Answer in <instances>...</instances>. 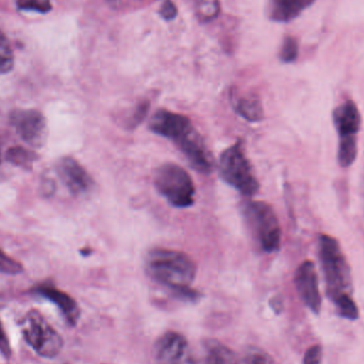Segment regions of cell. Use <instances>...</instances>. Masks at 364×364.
<instances>
[{"mask_svg": "<svg viewBox=\"0 0 364 364\" xmlns=\"http://www.w3.org/2000/svg\"><path fill=\"white\" fill-rule=\"evenodd\" d=\"M58 174L66 188L75 195L91 190L93 181L85 168L74 158H64L58 166Z\"/></svg>", "mask_w": 364, "mask_h": 364, "instance_id": "obj_11", "label": "cell"}, {"mask_svg": "<svg viewBox=\"0 0 364 364\" xmlns=\"http://www.w3.org/2000/svg\"><path fill=\"white\" fill-rule=\"evenodd\" d=\"M318 256L329 299L333 303L340 297L352 295V273L337 240L328 235H321Z\"/></svg>", "mask_w": 364, "mask_h": 364, "instance_id": "obj_3", "label": "cell"}, {"mask_svg": "<svg viewBox=\"0 0 364 364\" xmlns=\"http://www.w3.org/2000/svg\"><path fill=\"white\" fill-rule=\"evenodd\" d=\"M145 269L151 279L170 289L176 297L190 289L196 277L194 261L184 252L168 248L149 250Z\"/></svg>", "mask_w": 364, "mask_h": 364, "instance_id": "obj_2", "label": "cell"}, {"mask_svg": "<svg viewBox=\"0 0 364 364\" xmlns=\"http://www.w3.org/2000/svg\"><path fill=\"white\" fill-rule=\"evenodd\" d=\"M240 364H275L273 358L260 348H250L244 355Z\"/></svg>", "mask_w": 364, "mask_h": 364, "instance_id": "obj_23", "label": "cell"}, {"mask_svg": "<svg viewBox=\"0 0 364 364\" xmlns=\"http://www.w3.org/2000/svg\"><path fill=\"white\" fill-rule=\"evenodd\" d=\"M6 160L14 166L29 168L36 161V155L33 151L23 147H12L6 151Z\"/></svg>", "mask_w": 364, "mask_h": 364, "instance_id": "obj_19", "label": "cell"}, {"mask_svg": "<svg viewBox=\"0 0 364 364\" xmlns=\"http://www.w3.org/2000/svg\"><path fill=\"white\" fill-rule=\"evenodd\" d=\"M322 346L316 344V346H312L311 348H308L305 356H304L303 364H322Z\"/></svg>", "mask_w": 364, "mask_h": 364, "instance_id": "obj_29", "label": "cell"}, {"mask_svg": "<svg viewBox=\"0 0 364 364\" xmlns=\"http://www.w3.org/2000/svg\"><path fill=\"white\" fill-rule=\"evenodd\" d=\"M154 358L157 364H197L188 340L177 331H168L156 341Z\"/></svg>", "mask_w": 364, "mask_h": 364, "instance_id": "obj_9", "label": "cell"}, {"mask_svg": "<svg viewBox=\"0 0 364 364\" xmlns=\"http://www.w3.org/2000/svg\"><path fill=\"white\" fill-rule=\"evenodd\" d=\"M23 271V267L17 261L13 260L10 257L6 256L4 252L0 250V272L4 274L16 275Z\"/></svg>", "mask_w": 364, "mask_h": 364, "instance_id": "obj_27", "label": "cell"}, {"mask_svg": "<svg viewBox=\"0 0 364 364\" xmlns=\"http://www.w3.org/2000/svg\"><path fill=\"white\" fill-rule=\"evenodd\" d=\"M34 292L40 296L48 299L50 303L55 304L68 324L72 326L77 324L80 318V309H79L76 301L68 293L59 290L51 284H42V286L34 289Z\"/></svg>", "mask_w": 364, "mask_h": 364, "instance_id": "obj_13", "label": "cell"}, {"mask_svg": "<svg viewBox=\"0 0 364 364\" xmlns=\"http://www.w3.org/2000/svg\"><path fill=\"white\" fill-rule=\"evenodd\" d=\"M11 125L19 138L32 149H41L46 142V119L40 111L15 110L11 113Z\"/></svg>", "mask_w": 364, "mask_h": 364, "instance_id": "obj_8", "label": "cell"}, {"mask_svg": "<svg viewBox=\"0 0 364 364\" xmlns=\"http://www.w3.org/2000/svg\"><path fill=\"white\" fill-rule=\"evenodd\" d=\"M230 100L233 110L246 121L257 123L262 121L264 117L260 98L255 94H239L232 91L230 94Z\"/></svg>", "mask_w": 364, "mask_h": 364, "instance_id": "obj_15", "label": "cell"}, {"mask_svg": "<svg viewBox=\"0 0 364 364\" xmlns=\"http://www.w3.org/2000/svg\"><path fill=\"white\" fill-rule=\"evenodd\" d=\"M149 110V102H147V100L141 102L140 104L136 107V109L132 111V115L128 117L127 122H126L128 128H129V129H134V128H136L139 124L142 123V122L144 121L145 117H146Z\"/></svg>", "mask_w": 364, "mask_h": 364, "instance_id": "obj_25", "label": "cell"}, {"mask_svg": "<svg viewBox=\"0 0 364 364\" xmlns=\"http://www.w3.org/2000/svg\"><path fill=\"white\" fill-rule=\"evenodd\" d=\"M333 119L339 139L357 138L361 127V114L353 100H346L338 106L333 111Z\"/></svg>", "mask_w": 364, "mask_h": 364, "instance_id": "obj_12", "label": "cell"}, {"mask_svg": "<svg viewBox=\"0 0 364 364\" xmlns=\"http://www.w3.org/2000/svg\"><path fill=\"white\" fill-rule=\"evenodd\" d=\"M0 350L4 356H10V344H9L8 338H6L4 328H2L1 322H0Z\"/></svg>", "mask_w": 364, "mask_h": 364, "instance_id": "obj_30", "label": "cell"}, {"mask_svg": "<svg viewBox=\"0 0 364 364\" xmlns=\"http://www.w3.org/2000/svg\"><path fill=\"white\" fill-rule=\"evenodd\" d=\"M158 14L164 21H172L178 15V8L173 0H164L161 6H160L159 11H158Z\"/></svg>", "mask_w": 364, "mask_h": 364, "instance_id": "obj_28", "label": "cell"}, {"mask_svg": "<svg viewBox=\"0 0 364 364\" xmlns=\"http://www.w3.org/2000/svg\"><path fill=\"white\" fill-rule=\"evenodd\" d=\"M26 342L45 358H55L63 348V339L38 312L30 311L21 323Z\"/></svg>", "mask_w": 364, "mask_h": 364, "instance_id": "obj_7", "label": "cell"}, {"mask_svg": "<svg viewBox=\"0 0 364 364\" xmlns=\"http://www.w3.org/2000/svg\"><path fill=\"white\" fill-rule=\"evenodd\" d=\"M244 213L260 247L267 252H277L282 244V229L273 208L264 201H250Z\"/></svg>", "mask_w": 364, "mask_h": 364, "instance_id": "obj_6", "label": "cell"}, {"mask_svg": "<svg viewBox=\"0 0 364 364\" xmlns=\"http://www.w3.org/2000/svg\"><path fill=\"white\" fill-rule=\"evenodd\" d=\"M154 182L158 192L173 207L188 208L194 203V182L178 164H166L158 168Z\"/></svg>", "mask_w": 364, "mask_h": 364, "instance_id": "obj_5", "label": "cell"}, {"mask_svg": "<svg viewBox=\"0 0 364 364\" xmlns=\"http://www.w3.org/2000/svg\"><path fill=\"white\" fill-rule=\"evenodd\" d=\"M191 4L199 23H211L220 15V0H191Z\"/></svg>", "mask_w": 364, "mask_h": 364, "instance_id": "obj_17", "label": "cell"}, {"mask_svg": "<svg viewBox=\"0 0 364 364\" xmlns=\"http://www.w3.org/2000/svg\"><path fill=\"white\" fill-rule=\"evenodd\" d=\"M295 287L301 301L314 314H320L322 309V295L316 265L312 261H304L294 276Z\"/></svg>", "mask_w": 364, "mask_h": 364, "instance_id": "obj_10", "label": "cell"}, {"mask_svg": "<svg viewBox=\"0 0 364 364\" xmlns=\"http://www.w3.org/2000/svg\"><path fill=\"white\" fill-rule=\"evenodd\" d=\"M17 6L21 10L38 13H48L53 8L50 0H17Z\"/></svg>", "mask_w": 364, "mask_h": 364, "instance_id": "obj_24", "label": "cell"}, {"mask_svg": "<svg viewBox=\"0 0 364 364\" xmlns=\"http://www.w3.org/2000/svg\"><path fill=\"white\" fill-rule=\"evenodd\" d=\"M316 0H269L267 17L274 23H287L301 16Z\"/></svg>", "mask_w": 364, "mask_h": 364, "instance_id": "obj_14", "label": "cell"}, {"mask_svg": "<svg viewBox=\"0 0 364 364\" xmlns=\"http://www.w3.org/2000/svg\"><path fill=\"white\" fill-rule=\"evenodd\" d=\"M338 314L346 320L356 321L359 318V309L357 304L353 299L352 295L340 297L337 301H333Z\"/></svg>", "mask_w": 364, "mask_h": 364, "instance_id": "obj_20", "label": "cell"}, {"mask_svg": "<svg viewBox=\"0 0 364 364\" xmlns=\"http://www.w3.org/2000/svg\"><path fill=\"white\" fill-rule=\"evenodd\" d=\"M203 364H240L237 355L218 340H207L203 343Z\"/></svg>", "mask_w": 364, "mask_h": 364, "instance_id": "obj_16", "label": "cell"}, {"mask_svg": "<svg viewBox=\"0 0 364 364\" xmlns=\"http://www.w3.org/2000/svg\"><path fill=\"white\" fill-rule=\"evenodd\" d=\"M14 66V55L10 43L2 32H0V75L8 74Z\"/></svg>", "mask_w": 364, "mask_h": 364, "instance_id": "obj_21", "label": "cell"}, {"mask_svg": "<svg viewBox=\"0 0 364 364\" xmlns=\"http://www.w3.org/2000/svg\"><path fill=\"white\" fill-rule=\"evenodd\" d=\"M358 154L357 138L339 139V149H338V161L342 168H348L354 164Z\"/></svg>", "mask_w": 364, "mask_h": 364, "instance_id": "obj_18", "label": "cell"}, {"mask_svg": "<svg viewBox=\"0 0 364 364\" xmlns=\"http://www.w3.org/2000/svg\"><path fill=\"white\" fill-rule=\"evenodd\" d=\"M155 0H107L111 8L117 11L132 10L143 8L147 4H153Z\"/></svg>", "mask_w": 364, "mask_h": 364, "instance_id": "obj_26", "label": "cell"}, {"mask_svg": "<svg viewBox=\"0 0 364 364\" xmlns=\"http://www.w3.org/2000/svg\"><path fill=\"white\" fill-rule=\"evenodd\" d=\"M363 199H364V175H363Z\"/></svg>", "mask_w": 364, "mask_h": 364, "instance_id": "obj_31", "label": "cell"}, {"mask_svg": "<svg viewBox=\"0 0 364 364\" xmlns=\"http://www.w3.org/2000/svg\"><path fill=\"white\" fill-rule=\"evenodd\" d=\"M149 127L154 134L172 141L197 172L205 175L212 172L211 154L186 115L161 109L151 117Z\"/></svg>", "mask_w": 364, "mask_h": 364, "instance_id": "obj_1", "label": "cell"}, {"mask_svg": "<svg viewBox=\"0 0 364 364\" xmlns=\"http://www.w3.org/2000/svg\"><path fill=\"white\" fill-rule=\"evenodd\" d=\"M218 172L223 181L244 196H254L258 192V179L252 172L241 141L223 151L218 164Z\"/></svg>", "mask_w": 364, "mask_h": 364, "instance_id": "obj_4", "label": "cell"}, {"mask_svg": "<svg viewBox=\"0 0 364 364\" xmlns=\"http://www.w3.org/2000/svg\"><path fill=\"white\" fill-rule=\"evenodd\" d=\"M297 57H299V43L296 38L291 36H286L279 51L280 60L284 63H292Z\"/></svg>", "mask_w": 364, "mask_h": 364, "instance_id": "obj_22", "label": "cell"}]
</instances>
